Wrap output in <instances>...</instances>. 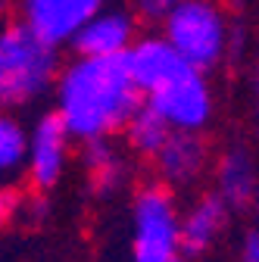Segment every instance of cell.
Returning <instances> with one entry per match:
<instances>
[{
    "label": "cell",
    "instance_id": "cell-12",
    "mask_svg": "<svg viewBox=\"0 0 259 262\" xmlns=\"http://www.w3.org/2000/svg\"><path fill=\"white\" fill-rule=\"evenodd\" d=\"M78 166L97 196H113L132 184L135 159L125 153V147L116 138L88 141L78 147Z\"/></svg>",
    "mask_w": 259,
    "mask_h": 262
},
{
    "label": "cell",
    "instance_id": "cell-14",
    "mask_svg": "<svg viewBox=\"0 0 259 262\" xmlns=\"http://www.w3.org/2000/svg\"><path fill=\"white\" fill-rule=\"evenodd\" d=\"M25 138L28 128L16 113L0 110V184H13L25 166Z\"/></svg>",
    "mask_w": 259,
    "mask_h": 262
},
{
    "label": "cell",
    "instance_id": "cell-13",
    "mask_svg": "<svg viewBox=\"0 0 259 262\" xmlns=\"http://www.w3.org/2000/svg\"><path fill=\"white\" fill-rule=\"evenodd\" d=\"M169 135H172V128L159 119L153 110L141 106L132 119H128V125L122 128V147H125L128 156L138 159V162H153L156 153L166 147Z\"/></svg>",
    "mask_w": 259,
    "mask_h": 262
},
{
    "label": "cell",
    "instance_id": "cell-19",
    "mask_svg": "<svg viewBox=\"0 0 259 262\" xmlns=\"http://www.w3.org/2000/svg\"><path fill=\"white\" fill-rule=\"evenodd\" d=\"M10 10H16V0H0V22H7Z\"/></svg>",
    "mask_w": 259,
    "mask_h": 262
},
{
    "label": "cell",
    "instance_id": "cell-3",
    "mask_svg": "<svg viewBox=\"0 0 259 262\" xmlns=\"http://www.w3.org/2000/svg\"><path fill=\"white\" fill-rule=\"evenodd\" d=\"M62 50L41 41L19 19L0 22V110L22 113L53 94Z\"/></svg>",
    "mask_w": 259,
    "mask_h": 262
},
{
    "label": "cell",
    "instance_id": "cell-5",
    "mask_svg": "<svg viewBox=\"0 0 259 262\" xmlns=\"http://www.w3.org/2000/svg\"><path fill=\"white\" fill-rule=\"evenodd\" d=\"M181 203L163 184L147 181L132 193V262H175Z\"/></svg>",
    "mask_w": 259,
    "mask_h": 262
},
{
    "label": "cell",
    "instance_id": "cell-4",
    "mask_svg": "<svg viewBox=\"0 0 259 262\" xmlns=\"http://www.w3.org/2000/svg\"><path fill=\"white\" fill-rule=\"evenodd\" d=\"M231 22V10L222 0H175V7L159 19V38L190 69L212 75L228 59Z\"/></svg>",
    "mask_w": 259,
    "mask_h": 262
},
{
    "label": "cell",
    "instance_id": "cell-11",
    "mask_svg": "<svg viewBox=\"0 0 259 262\" xmlns=\"http://www.w3.org/2000/svg\"><path fill=\"white\" fill-rule=\"evenodd\" d=\"M231 225V209L225 206L212 190L197 193L190 203L181 206L178 215V247L181 256L190 259H200L206 253H212L219 247V241L225 237Z\"/></svg>",
    "mask_w": 259,
    "mask_h": 262
},
{
    "label": "cell",
    "instance_id": "cell-16",
    "mask_svg": "<svg viewBox=\"0 0 259 262\" xmlns=\"http://www.w3.org/2000/svg\"><path fill=\"white\" fill-rule=\"evenodd\" d=\"M22 206H25V196L13 184H0V228H7L10 222H16Z\"/></svg>",
    "mask_w": 259,
    "mask_h": 262
},
{
    "label": "cell",
    "instance_id": "cell-6",
    "mask_svg": "<svg viewBox=\"0 0 259 262\" xmlns=\"http://www.w3.org/2000/svg\"><path fill=\"white\" fill-rule=\"evenodd\" d=\"M72 150L75 141L56 119L53 110L41 113L28 128V138H25V166L22 175L28 181V187L35 193H50L56 190L62 181H66L69 172V162H72Z\"/></svg>",
    "mask_w": 259,
    "mask_h": 262
},
{
    "label": "cell",
    "instance_id": "cell-17",
    "mask_svg": "<svg viewBox=\"0 0 259 262\" xmlns=\"http://www.w3.org/2000/svg\"><path fill=\"white\" fill-rule=\"evenodd\" d=\"M241 262H259V222L250 225L241 237Z\"/></svg>",
    "mask_w": 259,
    "mask_h": 262
},
{
    "label": "cell",
    "instance_id": "cell-10",
    "mask_svg": "<svg viewBox=\"0 0 259 262\" xmlns=\"http://www.w3.org/2000/svg\"><path fill=\"white\" fill-rule=\"evenodd\" d=\"M212 193L234 212H250L259 203V159L247 144H228L212 156Z\"/></svg>",
    "mask_w": 259,
    "mask_h": 262
},
{
    "label": "cell",
    "instance_id": "cell-8",
    "mask_svg": "<svg viewBox=\"0 0 259 262\" xmlns=\"http://www.w3.org/2000/svg\"><path fill=\"white\" fill-rule=\"evenodd\" d=\"M156 172V184H163L175 196L181 190H193L212 169V147L203 135H190V131H172L166 147L156 153L150 162Z\"/></svg>",
    "mask_w": 259,
    "mask_h": 262
},
{
    "label": "cell",
    "instance_id": "cell-18",
    "mask_svg": "<svg viewBox=\"0 0 259 262\" xmlns=\"http://www.w3.org/2000/svg\"><path fill=\"white\" fill-rule=\"evenodd\" d=\"M247 59H250V94H253V103L259 110V35H253Z\"/></svg>",
    "mask_w": 259,
    "mask_h": 262
},
{
    "label": "cell",
    "instance_id": "cell-15",
    "mask_svg": "<svg viewBox=\"0 0 259 262\" xmlns=\"http://www.w3.org/2000/svg\"><path fill=\"white\" fill-rule=\"evenodd\" d=\"M125 7L138 16V22H159L175 7V0H125Z\"/></svg>",
    "mask_w": 259,
    "mask_h": 262
},
{
    "label": "cell",
    "instance_id": "cell-7",
    "mask_svg": "<svg viewBox=\"0 0 259 262\" xmlns=\"http://www.w3.org/2000/svg\"><path fill=\"white\" fill-rule=\"evenodd\" d=\"M113 0H16L19 22L41 41L62 50L81 31V25Z\"/></svg>",
    "mask_w": 259,
    "mask_h": 262
},
{
    "label": "cell",
    "instance_id": "cell-1",
    "mask_svg": "<svg viewBox=\"0 0 259 262\" xmlns=\"http://www.w3.org/2000/svg\"><path fill=\"white\" fill-rule=\"evenodd\" d=\"M50 97L56 119L66 125L75 144L119 138L128 119L144 106L125 56H72L62 62Z\"/></svg>",
    "mask_w": 259,
    "mask_h": 262
},
{
    "label": "cell",
    "instance_id": "cell-2",
    "mask_svg": "<svg viewBox=\"0 0 259 262\" xmlns=\"http://www.w3.org/2000/svg\"><path fill=\"white\" fill-rule=\"evenodd\" d=\"M125 66L141 103L172 131L206 135L215 119V91L209 75L190 69L159 35H141L128 47Z\"/></svg>",
    "mask_w": 259,
    "mask_h": 262
},
{
    "label": "cell",
    "instance_id": "cell-9",
    "mask_svg": "<svg viewBox=\"0 0 259 262\" xmlns=\"http://www.w3.org/2000/svg\"><path fill=\"white\" fill-rule=\"evenodd\" d=\"M141 38V22L125 4H106L100 13H94L81 31L69 41L72 56H91V59H110L125 56L128 47Z\"/></svg>",
    "mask_w": 259,
    "mask_h": 262
}]
</instances>
